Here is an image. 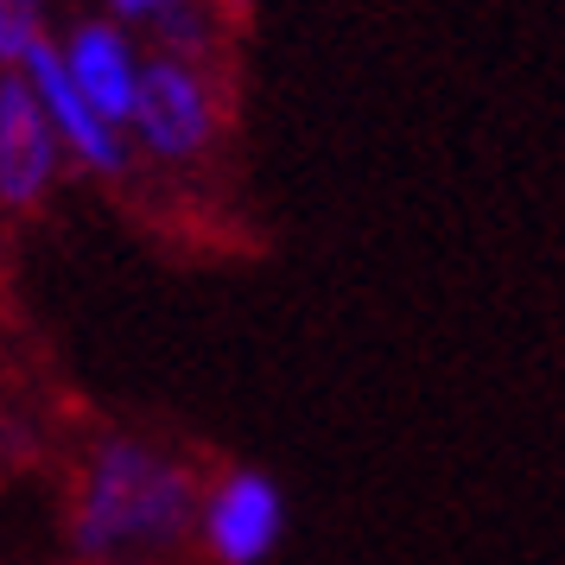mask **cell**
<instances>
[{
	"mask_svg": "<svg viewBox=\"0 0 565 565\" xmlns=\"http://www.w3.org/2000/svg\"><path fill=\"white\" fill-rule=\"evenodd\" d=\"M121 20H153V13H179V0H115Z\"/></svg>",
	"mask_w": 565,
	"mask_h": 565,
	"instance_id": "cell-8",
	"label": "cell"
},
{
	"mask_svg": "<svg viewBox=\"0 0 565 565\" xmlns=\"http://www.w3.org/2000/svg\"><path fill=\"white\" fill-rule=\"evenodd\" d=\"M57 166L52 115L39 103V89L20 77L0 83V198L7 204H32Z\"/></svg>",
	"mask_w": 565,
	"mask_h": 565,
	"instance_id": "cell-4",
	"label": "cell"
},
{
	"mask_svg": "<svg viewBox=\"0 0 565 565\" xmlns=\"http://www.w3.org/2000/svg\"><path fill=\"white\" fill-rule=\"evenodd\" d=\"M191 527V477L140 438H108L89 458L71 540L96 565H147Z\"/></svg>",
	"mask_w": 565,
	"mask_h": 565,
	"instance_id": "cell-1",
	"label": "cell"
},
{
	"mask_svg": "<svg viewBox=\"0 0 565 565\" xmlns=\"http://www.w3.org/2000/svg\"><path fill=\"white\" fill-rule=\"evenodd\" d=\"M71 77L89 96V108L103 115L108 128L134 121V103H140V64H134L128 39L115 26H77L71 32Z\"/></svg>",
	"mask_w": 565,
	"mask_h": 565,
	"instance_id": "cell-6",
	"label": "cell"
},
{
	"mask_svg": "<svg viewBox=\"0 0 565 565\" xmlns=\"http://www.w3.org/2000/svg\"><path fill=\"white\" fill-rule=\"evenodd\" d=\"M134 128L140 140L166 159L198 153L210 140V89L184 57H159L140 71V103H134Z\"/></svg>",
	"mask_w": 565,
	"mask_h": 565,
	"instance_id": "cell-3",
	"label": "cell"
},
{
	"mask_svg": "<svg viewBox=\"0 0 565 565\" xmlns=\"http://www.w3.org/2000/svg\"><path fill=\"white\" fill-rule=\"evenodd\" d=\"M26 83L39 89L45 115L64 128V140L77 147V159L89 166V172H121V159H128V153H121V134H115L103 115L89 108V96H83L77 77H71V57L39 39V45H32V57H26Z\"/></svg>",
	"mask_w": 565,
	"mask_h": 565,
	"instance_id": "cell-5",
	"label": "cell"
},
{
	"mask_svg": "<svg viewBox=\"0 0 565 565\" xmlns=\"http://www.w3.org/2000/svg\"><path fill=\"white\" fill-rule=\"evenodd\" d=\"M280 527H286V502H280V489H274V477L235 470L223 489H210L204 546L223 565H260L280 546Z\"/></svg>",
	"mask_w": 565,
	"mask_h": 565,
	"instance_id": "cell-2",
	"label": "cell"
},
{
	"mask_svg": "<svg viewBox=\"0 0 565 565\" xmlns=\"http://www.w3.org/2000/svg\"><path fill=\"white\" fill-rule=\"evenodd\" d=\"M39 45V0H0V64H26Z\"/></svg>",
	"mask_w": 565,
	"mask_h": 565,
	"instance_id": "cell-7",
	"label": "cell"
}]
</instances>
